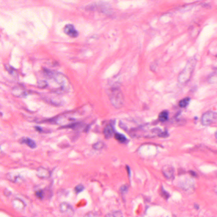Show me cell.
Here are the masks:
<instances>
[{"label": "cell", "mask_w": 217, "mask_h": 217, "mask_svg": "<svg viewBox=\"0 0 217 217\" xmlns=\"http://www.w3.org/2000/svg\"><path fill=\"white\" fill-rule=\"evenodd\" d=\"M195 58H191L187 62L183 70L179 74L178 81L181 84L186 83L191 79V76L196 65Z\"/></svg>", "instance_id": "obj_1"}, {"label": "cell", "mask_w": 217, "mask_h": 217, "mask_svg": "<svg viewBox=\"0 0 217 217\" xmlns=\"http://www.w3.org/2000/svg\"><path fill=\"white\" fill-rule=\"evenodd\" d=\"M108 96L112 105L117 108L123 107L124 96L121 90L118 88H111L108 92Z\"/></svg>", "instance_id": "obj_2"}, {"label": "cell", "mask_w": 217, "mask_h": 217, "mask_svg": "<svg viewBox=\"0 0 217 217\" xmlns=\"http://www.w3.org/2000/svg\"><path fill=\"white\" fill-rule=\"evenodd\" d=\"M201 123L205 126L217 123V113L213 112L205 113L201 117Z\"/></svg>", "instance_id": "obj_3"}, {"label": "cell", "mask_w": 217, "mask_h": 217, "mask_svg": "<svg viewBox=\"0 0 217 217\" xmlns=\"http://www.w3.org/2000/svg\"><path fill=\"white\" fill-rule=\"evenodd\" d=\"M60 210L62 213L68 216L73 215L74 212L73 207L69 204L66 202L61 203L60 206Z\"/></svg>", "instance_id": "obj_4"}, {"label": "cell", "mask_w": 217, "mask_h": 217, "mask_svg": "<svg viewBox=\"0 0 217 217\" xmlns=\"http://www.w3.org/2000/svg\"><path fill=\"white\" fill-rule=\"evenodd\" d=\"M64 32L70 37L76 38L78 35V31L72 24H67L64 28Z\"/></svg>", "instance_id": "obj_5"}, {"label": "cell", "mask_w": 217, "mask_h": 217, "mask_svg": "<svg viewBox=\"0 0 217 217\" xmlns=\"http://www.w3.org/2000/svg\"><path fill=\"white\" fill-rule=\"evenodd\" d=\"M162 171L163 175L167 179H172L174 177V170L170 165H165L163 167Z\"/></svg>", "instance_id": "obj_6"}, {"label": "cell", "mask_w": 217, "mask_h": 217, "mask_svg": "<svg viewBox=\"0 0 217 217\" xmlns=\"http://www.w3.org/2000/svg\"><path fill=\"white\" fill-rule=\"evenodd\" d=\"M7 178L9 180L14 183H20L24 180L23 177L21 175L14 173H9L7 175Z\"/></svg>", "instance_id": "obj_7"}, {"label": "cell", "mask_w": 217, "mask_h": 217, "mask_svg": "<svg viewBox=\"0 0 217 217\" xmlns=\"http://www.w3.org/2000/svg\"><path fill=\"white\" fill-rule=\"evenodd\" d=\"M181 187L184 191L189 192H193L194 190V182L191 179H188L181 184Z\"/></svg>", "instance_id": "obj_8"}, {"label": "cell", "mask_w": 217, "mask_h": 217, "mask_svg": "<svg viewBox=\"0 0 217 217\" xmlns=\"http://www.w3.org/2000/svg\"><path fill=\"white\" fill-rule=\"evenodd\" d=\"M12 205L15 209L18 210H23L26 206L24 201L18 198H15L13 200Z\"/></svg>", "instance_id": "obj_9"}, {"label": "cell", "mask_w": 217, "mask_h": 217, "mask_svg": "<svg viewBox=\"0 0 217 217\" xmlns=\"http://www.w3.org/2000/svg\"><path fill=\"white\" fill-rule=\"evenodd\" d=\"M37 177L41 179H46L50 177V173L48 170L44 167H39L37 170Z\"/></svg>", "instance_id": "obj_10"}, {"label": "cell", "mask_w": 217, "mask_h": 217, "mask_svg": "<svg viewBox=\"0 0 217 217\" xmlns=\"http://www.w3.org/2000/svg\"><path fill=\"white\" fill-rule=\"evenodd\" d=\"M20 142L21 144H26L31 149H34L36 147V143L35 141L29 137H22L20 140Z\"/></svg>", "instance_id": "obj_11"}, {"label": "cell", "mask_w": 217, "mask_h": 217, "mask_svg": "<svg viewBox=\"0 0 217 217\" xmlns=\"http://www.w3.org/2000/svg\"><path fill=\"white\" fill-rule=\"evenodd\" d=\"M12 94L13 95L17 97H24L27 95V93L23 89L18 87L13 89Z\"/></svg>", "instance_id": "obj_12"}, {"label": "cell", "mask_w": 217, "mask_h": 217, "mask_svg": "<svg viewBox=\"0 0 217 217\" xmlns=\"http://www.w3.org/2000/svg\"><path fill=\"white\" fill-rule=\"evenodd\" d=\"M114 129L111 124L107 125L104 129V134L105 137L107 139L112 137L114 135Z\"/></svg>", "instance_id": "obj_13"}, {"label": "cell", "mask_w": 217, "mask_h": 217, "mask_svg": "<svg viewBox=\"0 0 217 217\" xmlns=\"http://www.w3.org/2000/svg\"><path fill=\"white\" fill-rule=\"evenodd\" d=\"M168 119V112L167 110H163L159 115V120L163 122L167 121Z\"/></svg>", "instance_id": "obj_14"}, {"label": "cell", "mask_w": 217, "mask_h": 217, "mask_svg": "<svg viewBox=\"0 0 217 217\" xmlns=\"http://www.w3.org/2000/svg\"><path fill=\"white\" fill-rule=\"evenodd\" d=\"M82 123H71V124L67 125L61 127L60 129H75L78 128V127H80V126L82 125Z\"/></svg>", "instance_id": "obj_15"}, {"label": "cell", "mask_w": 217, "mask_h": 217, "mask_svg": "<svg viewBox=\"0 0 217 217\" xmlns=\"http://www.w3.org/2000/svg\"><path fill=\"white\" fill-rule=\"evenodd\" d=\"M114 137L115 139L120 143H124L127 140L126 137L120 133H116L115 134Z\"/></svg>", "instance_id": "obj_16"}, {"label": "cell", "mask_w": 217, "mask_h": 217, "mask_svg": "<svg viewBox=\"0 0 217 217\" xmlns=\"http://www.w3.org/2000/svg\"><path fill=\"white\" fill-rule=\"evenodd\" d=\"M190 101H191V98H185L179 102V106L182 108L186 107L189 105Z\"/></svg>", "instance_id": "obj_17"}, {"label": "cell", "mask_w": 217, "mask_h": 217, "mask_svg": "<svg viewBox=\"0 0 217 217\" xmlns=\"http://www.w3.org/2000/svg\"><path fill=\"white\" fill-rule=\"evenodd\" d=\"M105 146L104 143L102 142H98L94 144L93 146V149L96 150H100L102 149Z\"/></svg>", "instance_id": "obj_18"}, {"label": "cell", "mask_w": 217, "mask_h": 217, "mask_svg": "<svg viewBox=\"0 0 217 217\" xmlns=\"http://www.w3.org/2000/svg\"><path fill=\"white\" fill-rule=\"evenodd\" d=\"M160 195L164 199L167 200L170 197V195L169 193L166 192L163 188H162L160 190Z\"/></svg>", "instance_id": "obj_19"}, {"label": "cell", "mask_w": 217, "mask_h": 217, "mask_svg": "<svg viewBox=\"0 0 217 217\" xmlns=\"http://www.w3.org/2000/svg\"><path fill=\"white\" fill-rule=\"evenodd\" d=\"M35 196L40 199H43L44 196V193L43 190H38L35 193Z\"/></svg>", "instance_id": "obj_20"}, {"label": "cell", "mask_w": 217, "mask_h": 217, "mask_svg": "<svg viewBox=\"0 0 217 217\" xmlns=\"http://www.w3.org/2000/svg\"><path fill=\"white\" fill-rule=\"evenodd\" d=\"M84 187L82 184H78L75 188L74 191L75 193H79L84 191Z\"/></svg>", "instance_id": "obj_21"}, {"label": "cell", "mask_w": 217, "mask_h": 217, "mask_svg": "<svg viewBox=\"0 0 217 217\" xmlns=\"http://www.w3.org/2000/svg\"><path fill=\"white\" fill-rule=\"evenodd\" d=\"M48 83L44 81H40L38 82V88H45L48 86Z\"/></svg>", "instance_id": "obj_22"}, {"label": "cell", "mask_w": 217, "mask_h": 217, "mask_svg": "<svg viewBox=\"0 0 217 217\" xmlns=\"http://www.w3.org/2000/svg\"><path fill=\"white\" fill-rule=\"evenodd\" d=\"M129 190V187L127 185V184H124V185H122L120 188V192H121V193L122 194H125V193H126L127 192H128Z\"/></svg>", "instance_id": "obj_23"}, {"label": "cell", "mask_w": 217, "mask_h": 217, "mask_svg": "<svg viewBox=\"0 0 217 217\" xmlns=\"http://www.w3.org/2000/svg\"><path fill=\"white\" fill-rule=\"evenodd\" d=\"M113 215L115 217H123V214L120 211H115L113 213Z\"/></svg>", "instance_id": "obj_24"}, {"label": "cell", "mask_w": 217, "mask_h": 217, "mask_svg": "<svg viewBox=\"0 0 217 217\" xmlns=\"http://www.w3.org/2000/svg\"><path fill=\"white\" fill-rule=\"evenodd\" d=\"M84 217H98V215L96 213L93 212H91L88 213Z\"/></svg>", "instance_id": "obj_25"}, {"label": "cell", "mask_w": 217, "mask_h": 217, "mask_svg": "<svg viewBox=\"0 0 217 217\" xmlns=\"http://www.w3.org/2000/svg\"><path fill=\"white\" fill-rule=\"evenodd\" d=\"M159 136L163 137H167L168 136V133H167V131H165V132H164V133H162V134H160Z\"/></svg>", "instance_id": "obj_26"}, {"label": "cell", "mask_w": 217, "mask_h": 217, "mask_svg": "<svg viewBox=\"0 0 217 217\" xmlns=\"http://www.w3.org/2000/svg\"><path fill=\"white\" fill-rule=\"evenodd\" d=\"M34 129L36 131L39 132V133H41V132H43V129L40 126H34Z\"/></svg>", "instance_id": "obj_27"}, {"label": "cell", "mask_w": 217, "mask_h": 217, "mask_svg": "<svg viewBox=\"0 0 217 217\" xmlns=\"http://www.w3.org/2000/svg\"><path fill=\"white\" fill-rule=\"evenodd\" d=\"M189 173H190V174H191V176H193V177H197V174H196L195 171H189Z\"/></svg>", "instance_id": "obj_28"}, {"label": "cell", "mask_w": 217, "mask_h": 217, "mask_svg": "<svg viewBox=\"0 0 217 217\" xmlns=\"http://www.w3.org/2000/svg\"><path fill=\"white\" fill-rule=\"evenodd\" d=\"M105 217H115L113 214H107Z\"/></svg>", "instance_id": "obj_29"}, {"label": "cell", "mask_w": 217, "mask_h": 217, "mask_svg": "<svg viewBox=\"0 0 217 217\" xmlns=\"http://www.w3.org/2000/svg\"><path fill=\"white\" fill-rule=\"evenodd\" d=\"M126 169H127V172H128V173L129 175H130L131 172H130V169L129 167V166H126Z\"/></svg>", "instance_id": "obj_30"}, {"label": "cell", "mask_w": 217, "mask_h": 217, "mask_svg": "<svg viewBox=\"0 0 217 217\" xmlns=\"http://www.w3.org/2000/svg\"><path fill=\"white\" fill-rule=\"evenodd\" d=\"M194 208L195 209H198L199 208V206L197 204H195V205H194Z\"/></svg>", "instance_id": "obj_31"}, {"label": "cell", "mask_w": 217, "mask_h": 217, "mask_svg": "<svg viewBox=\"0 0 217 217\" xmlns=\"http://www.w3.org/2000/svg\"><path fill=\"white\" fill-rule=\"evenodd\" d=\"M215 137H216V139H217V132H216V133H215Z\"/></svg>", "instance_id": "obj_32"}]
</instances>
